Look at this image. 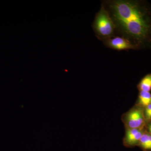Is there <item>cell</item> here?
Wrapping results in <instances>:
<instances>
[{"mask_svg": "<svg viewBox=\"0 0 151 151\" xmlns=\"http://www.w3.org/2000/svg\"><path fill=\"white\" fill-rule=\"evenodd\" d=\"M108 46L117 50L135 49L138 48L129 40L124 37H117L110 38L106 41Z\"/></svg>", "mask_w": 151, "mask_h": 151, "instance_id": "5", "label": "cell"}, {"mask_svg": "<svg viewBox=\"0 0 151 151\" xmlns=\"http://www.w3.org/2000/svg\"><path fill=\"white\" fill-rule=\"evenodd\" d=\"M110 8L114 24L138 48L151 46V11L147 6L136 1H116Z\"/></svg>", "mask_w": 151, "mask_h": 151, "instance_id": "1", "label": "cell"}, {"mask_svg": "<svg viewBox=\"0 0 151 151\" xmlns=\"http://www.w3.org/2000/svg\"><path fill=\"white\" fill-rule=\"evenodd\" d=\"M138 147L143 151H151V134L146 130L140 140Z\"/></svg>", "mask_w": 151, "mask_h": 151, "instance_id": "7", "label": "cell"}, {"mask_svg": "<svg viewBox=\"0 0 151 151\" xmlns=\"http://www.w3.org/2000/svg\"><path fill=\"white\" fill-rule=\"evenodd\" d=\"M151 103V94L150 92L139 91L137 100L135 105L143 108H145Z\"/></svg>", "mask_w": 151, "mask_h": 151, "instance_id": "6", "label": "cell"}, {"mask_svg": "<svg viewBox=\"0 0 151 151\" xmlns=\"http://www.w3.org/2000/svg\"><path fill=\"white\" fill-rule=\"evenodd\" d=\"M121 119L125 129L140 128L145 126L144 108L139 105H135L122 114Z\"/></svg>", "mask_w": 151, "mask_h": 151, "instance_id": "3", "label": "cell"}, {"mask_svg": "<svg viewBox=\"0 0 151 151\" xmlns=\"http://www.w3.org/2000/svg\"><path fill=\"white\" fill-rule=\"evenodd\" d=\"M97 35L104 38L110 37L114 32L115 25L108 12L102 8L97 13L94 23Z\"/></svg>", "mask_w": 151, "mask_h": 151, "instance_id": "2", "label": "cell"}, {"mask_svg": "<svg viewBox=\"0 0 151 151\" xmlns=\"http://www.w3.org/2000/svg\"><path fill=\"white\" fill-rule=\"evenodd\" d=\"M145 128L146 132L151 134V121L146 124Z\"/></svg>", "mask_w": 151, "mask_h": 151, "instance_id": "10", "label": "cell"}, {"mask_svg": "<svg viewBox=\"0 0 151 151\" xmlns=\"http://www.w3.org/2000/svg\"><path fill=\"white\" fill-rule=\"evenodd\" d=\"M144 114L146 124L151 121V103L144 108Z\"/></svg>", "mask_w": 151, "mask_h": 151, "instance_id": "9", "label": "cell"}, {"mask_svg": "<svg viewBox=\"0 0 151 151\" xmlns=\"http://www.w3.org/2000/svg\"><path fill=\"white\" fill-rule=\"evenodd\" d=\"M145 132V127L136 129H125V135L123 139V145L127 148L138 146Z\"/></svg>", "mask_w": 151, "mask_h": 151, "instance_id": "4", "label": "cell"}, {"mask_svg": "<svg viewBox=\"0 0 151 151\" xmlns=\"http://www.w3.org/2000/svg\"><path fill=\"white\" fill-rule=\"evenodd\" d=\"M139 91L150 92L151 90V73L146 75L137 85Z\"/></svg>", "mask_w": 151, "mask_h": 151, "instance_id": "8", "label": "cell"}]
</instances>
